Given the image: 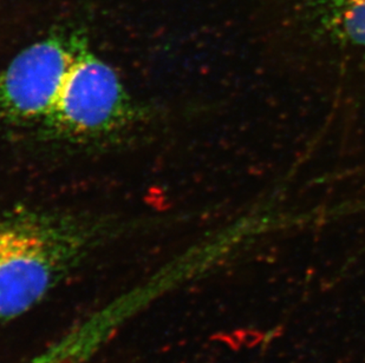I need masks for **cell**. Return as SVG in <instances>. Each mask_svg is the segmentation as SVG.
Returning a JSON list of instances; mask_svg holds the SVG:
<instances>
[{"instance_id": "cell-3", "label": "cell", "mask_w": 365, "mask_h": 363, "mask_svg": "<svg viewBox=\"0 0 365 363\" xmlns=\"http://www.w3.org/2000/svg\"><path fill=\"white\" fill-rule=\"evenodd\" d=\"M86 44L77 32H55L19 52L0 71V123H43Z\"/></svg>"}, {"instance_id": "cell-6", "label": "cell", "mask_w": 365, "mask_h": 363, "mask_svg": "<svg viewBox=\"0 0 365 363\" xmlns=\"http://www.w3.org/2000/svg\"><path fill=\"white\" fill-rule=\"evenodd\" d=\"M4 215H0V226H1V222H3Z\"/></svg>"}, {"instance_id": "cell-4", "label": "cell", "mask_w": 365, "mask_h": 363, "mask_svg": "<svg viewBox=\"0 0 365 363\" xmlns=\"http://www.w3.org/2000/svg\"><path fill=\"white\" fill-rule=\"evenodd\" d=\"M324 25L345 43L365 48V0H345Z\"/></svg>"}, {"instance_id": "cell-5", "label": "cell", "mask_w": 365, "mask_h": 363, "mask_svg": "<svg viewBox=\"0 0 365 363\" xmlns=\"http://www.w3.org/2000/svg\"><path fill=\"white\" fill-rule=\"evenodd\" d=\"M345 0H310V9L316 11L318 17L321 18L322 23L324 24L327 19H330L344 4Z\"/></svg>"}, {"instance_id": "cell-2", "label": "cell", "mask_w": 365, "mask_h": 363, "mask_svg": "<svg viewBox=\"0 0 365 363\" xmlns=\"http://www.w3.org/2000/svg\"><path fill=\"white\" fill-rule=\"evenodd\" d=\"M134 117V104L118 73L86 43L41 124L58 137L89 138L118 130Z\"/></svg>"}, {"instance_id": "cell-1", "label": "cell", "mask_w": 365, "mask_h": 363, "mask_svg": "<svg viewBox=\"0 0 365 363\" xmlns=\"http://www.w3.org/2000/svg\"><path fill=\"white\" fill-rule=\"evenodd\" d=\"M100 237L93 222L58 214H5L0 226V321L31 310Z\"/></svg>"}]
</instances>
